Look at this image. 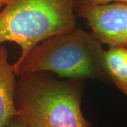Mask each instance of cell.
<instances>
[{"instance_id":"obj_7","label":"cell","mask_w":127,"mask_h":127,"mask_svg":"<svg viewBox=\"0 0 127 127\" xmlns=\"http://www.w3.org/2000/svg\"><path fill=\"white\" fill-rule=\"evenodd\" d=\"M6 127H28L19 115L15 116Z\"/></svg>"},{"instance_id":"obj_3","label":"cell","mask_w":127,"mask_h":127,"mask_svg":"<svg viewBox=\"0 0 127 127\" xmlns=\"http://www.w3.org/2000/svg\"><path fill=\"white\" fill-rule=\"evenodd\" d=\"M75 0H6L0 11V45L15 42L26 55L37 43L76 27Z\"/></svg>"},{"instance_id":"obj_8","label":"cell","mask_w":127,"mask_h":127,"mask_svg":"<svg viewBox=\"0 0 127 127\" xmlns=\"http://www.w3.org/2000/svg\"><path fill=\"white\" fill-rule=\"evenodd\" d=\"M87 1L91 4H104L109 3H114V2H119L127 4V0H87Z\"/></svg>"},{"instance_id":"obj_2","label":"cell","mask_w":127,"mask_h":127,"mask_svg":"<svg viewBox=\"0 0 127 127\" xmlns=\"http://www.w3.org/2000/svg\"><path fill=\"white\" fill-rule=\"evenodd\" d=\"M18 114L28 127H90L81 109V83L62 81L41 73L18 76Z\"/></svg>"},{"instance_id":"obj_4","label":"cell","mask_w":127,"mask_h":127,"mask_svg":"<svg viewBox=\"0 0 127 127\" xmlns=\"http://www.w3.org/2000/svg\"><path fill=\"white\" fill-rule=\"evenodd\" d=\"M76 16L84 18L91 34L102 45L127 50V4L119 2L91 4L75 0Z\"/></svg>"},{"instance_id":"obj_9","label":"cell","mask_w":127,"mask_h":127,"mask_svg":"<svg viewBox=\"0 0 127 127\" xmlns=\"http://www.w3.org/2000/svg\"><path fill=\"white\" fill-rule=\"evenodd\" d=\"M5 1H6V0H0V11L1 10L2 7L4 6V3H5Z\"/></svg>"},{"instance_id":"obj_1","label":"cell","mask_w":127,"mask_h":127,"mask_svg":"<svg viewBox=\"0 0 127 127\" xmlns=\"http://www.w3.org/2000/svg\"><path fill=\"white\" fill-rule=\"evenodd\" d=\"M104 50L93 35L76 27L37 43L13 64L16 76L50 71L73 79L107 76Z\"/></svg>"},{"instance_id":"obj_6","label":"cell","mask_w":127,"mask_h":127,"mask_svg":"<svg viewBox=\"0 0 127 127\" xmlns=\"http://www.w3.org/2000/svg\"><path fill=\"white\" fill-rule=\"evenodd\" d=\"M103 62L107 76L127 96V50L109 47L104 50Z\"/></svg>"},{"instance_id":"obj_5","label":"cell","mask_w":127,"mask_h":127,"mask_svg":"<svg viewBox=\"0 0 127 127\" xmlns=\"http://www.w3.org/2000/svg\"><path fill=\"white\" fill-rule=\"evenodd\" d=\"M16 75L6 48L0 47V127H6L18 111L15 104Z\"/></svg>"}]
</instances>
